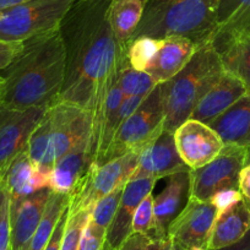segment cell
I'll use <instances>...</instances> for the list:
<instances>
[{"label":"cell","mask_w":250,"mask_h":250,"mask_svg":"<svg viewBox=\"0 0 250 250\" xmlns=\"http://www.w3.org/2000/svg\"><path fill=\"white\" fill-rule=\"evenodd\" d=\"M22 52L5 69L0 105L11 109L49 107L65 78V50L59 30L23 41Z\"/></svg>","instance_id":"2"},{"label":"cell","mask_w":250,"mask_h":250,"mask_svg":"<svg viewBox=\"0 0 250 250\" xmlns=\"http://www.w3.org/2000/svg\"><path fill=\"white\" fill-rule=\"evenodd\" d=\"M155 178L130 179L124 187L119 206L105 235L104 250H118L133 233V218L141 201L152 193Z\"/></svg>","instance_id":"13"},{"label":"cell","mask_w":250,"mask_h":250,"mask_svg":"<svg viewBox=\"0 0 250 250\" xmlns=\"http://www.w3.org/2000/svg\"><path fill=\"white\" fill-rule=\"evenodd\" d=\"M243 199L244 198H243L239 189H227V190H221L216 193L208 201L217 208V212L220 215V213L227 211L228 208L234 206L239 201H242Z\"/></svg>","instance_id":"36"},{"label":"cell","mask_w":250,"mask_h":250,"mask_svg":"<svg viewBox=\"0 0 250 250\" xmlns=\"http://www.w3.org/2000/svg\"><path fill=\"white\" fill-rule=\"evenodd\" d=\"M217 216V208L210 201L188 198L183 210L168 227V240L184 250H206Z\"/></svg>","instance_id":"10"},{"label":"cell","mask_w":250,"mask_h":250,"mask_svg":"<svg viewBox=\"0 0 250 250\" xmlns=\"http://www.w3.org/2000/svg\"><path fill=\"white\" fill-rule=\"evenodd\" d=\"M23 1H26V0H0V13L9 10V9L19 5V4L23 3Z\"/></svg>","instance_id":"40"},{"label":"cell","mask_w":250,"mask_h":250,"mask_svg":"<svg viewBox=\"0 0 250 250\" xmlns=\"http://www.w3.org/2000/svg\"><path fill=\"white\" fill-rule=\"evenodd\" d=\"M167 250H184V249H182V248L177 247V245H173V244H170L169 247H168V249H167Z\"/></svg>","instance_id":"41"},{"label":"cell","mask_w":250,"mask_h":250,"mask_svg":"<svg viewBox=\"0 0 250 250\" xmlns=\"http://www.w3.org/2000/svg\"><path fill=\"white\" fill-rule=\"evenodd\" d=\"M158 83L146 71H139L131 68L125 59L119 73V86L124 97H147L148 93Z\"/></svg>","instance_id":"27"},{"label":"cell","mask_w":250,"mask_h":250,"mask_svg":"<svg viewBox=\"0 0 250 250\" xmlns=\"http://www.w3.org/2000/svg\"><path fill=\"white\" fill-rule=\"evenodd\" d=\"M4 83V78H3V75H0V87H1V85H3Z\"/></svg>","instance_id":"42"},{"label":"cell","mask_w":250,"mask_h":250,"mask_svg":"<svg viewBox=\"0 0 250 250\" xmlns=\"http://www.w3.org/2000/svg\"><path fill=\"white\" fill-rule=\"evenodd\" d=\"M217 50L208 41L199 45L190 62L178 75L162 85L165 104V130L174 133L185 120L190 119L196 104L223 74Z\"/></svg>","instance_id":"5"},{"label":"cell","mask_w":250,"mask_h":250,"mask_svg":"<svg viewBox=\"0 0 250 250\" xmlns=\"http://www.w3.org/2000/svg\"><path fill=\"white\" fill-rule=\"evenodd\" d=\"M0 250H11L10 195L0 184Z\"/></svg>","instance_id":"32"},{"label":"cell","mask_w":250,"mask_h":250,"mask_svg":"<svg viewBox=\"0 0 250 250\" xmlns=\"http://www.w3.org/2000/svg\"><path fill=\"white\" fill-rule=\"evenodd\" d=\"M250 230V205L243 199L216 218L206 250H220L239 242Z\"/></svg>","instance_id":"20"},{"label":"cell","mask_w":250,"mask_h":250,"mask_svg":"<svg viewBox=\"0 0 250 250\" xmlns=\"http://www.w3.org/2000/svg\"><path fill=\"white\" fill-rule=\"evenodd\" d=\"M169 245L168 239H156L150 235L131 233L118 250H167Z\"/></svg>","instance_id":"33"},{"label":"cell","mask_w":250,"mask_h":250,"mask_svg":"<svg viewBox=\"0 0 250 250\" xmlns=\"http://www.w3.org/2000/svg\"><path fill=\"white\" fill-rule=\"evenodd\" d=\"M52 190H42L22 198H10L11 250H26L44 213Z\"/></svg>","instance_id":"14"},{"label":"cell","mask_w":250,"mask_h":250,"mask_svg":"<svg viewBox=\"0 0 250 250\" xmlns=\"http://www.w3.org/2000/svg\"><path fill=\"white\" fill-rule=\"evenodd\" d=\"M199 45L189 38H163L160 49L145 69L146 73L157 83L169 81L185 68Z\"/></svg>","instance_id":"17"},{"label":"cell","mask_w":250,"mask_h":250,"mask_svg":"<svg viewBox=\"0 0 250 250\" xmlns=\"http://www.w3.org/2000/svg\"><path fill=\"white\" fill-rule=\"evenodd\" d=\"M173 135L180 158L190 169L208 165L225 147L210 125L191 118L179 125Z\"/></svg>","instance_id":"12"},{"label":"cell","mask_w":250,"mask_h":250,"mask_svg":"<svg viewBox=\"0 0 250 250\" xmlns=\"http://www.w3.org/2000/svg\"><path fill=\"white\" fill-rule=\"evenodd\" d=\"M35 169L36 166L28 157L27 148H26L19 153L9 165L5 174L0 180V184L5 188L11 199L30 195L31 180Z\"/></svg>","instance_id":"25"},{"label":"cell","mask_w":250,"mask_h":250,"mask_svg":"<svg viewBox=\"0 0 250 250\" xmlns=\"http://www.w3.org/2000/svg\"><path fill=\"white\" fill-rule=\"evenodd\" d=\"M0 15H1V13H0Z\"/></svg>","instance_id":"43"},{"label":"cell","mask_w":250,"mask_h":250,"mask_svg":"<svg viewBox=\"0 0 250 250\" xmlns=\"http://www.w3.org/2000/svg\"><path fill=\"white\" fill-rule=\"evenodd\" d=\"M189 187H190V170L175 173L168 177L166 188L153 199L155 228H153L152 238L168 239V227L185 206L184 199L185 196H189Z\"/></svg>","instance_id":"16"},{"label":"cell","mask_w":250,"mask_h":250,"mask_svg":"<svg viewBox=\"0 0 250 250\" xmlns=\"http://www.w3.org/2000/svg\"><path fill=\"white\" fill-rule=\"evenodd\" d=\"M247 93L243 83L228 71L208 91L191 113V119L210 125Z\"/></svg>","instance_id":"18"},{"label":"cell","mask_w":250,"mask_h":250,"mask_svg":"<svg viewBox=\"0 0 250 250\" xmlns=\"http://www.w3.org/2000/svg\"><path fill=\"white\" fill-rule=\"evenodd\" d=\"M140 153L130 152L112 161L95 165L91 163L85 174L69 194V213L91 210L102 198L120 187H124L133 177Z\"/></svg>","instance_id":"8"},{"label":"cell","mask_w":250,"mask_h":250,"mask_svg":"<svg viewBox=\"0 0 250 250\" xmlns=\"http://www.w3.org/2000/svg\"><path fill=\"white\" fill-rule=\"evenodd\" d=\"M105 235L107 234L97 229L88 218L87 225L81 235L78 250H104Z\"/></svg>","instance_id":"34"},{"label":"cell","mask_w":250,"mask_h":250,"mask_svg":"<svg viewBox=\"0 0 250 250\" xmlns=\"http://www.w3.org/2000/svg\"><path fill=\"white\" fill-rule=\"evenodd\" d=\"M162 44V40L151 37H139L125 43V54L128 64L133 69L145 71Z\"/></svg>","instance_id":"28"},{"label":"cell","mask_w":250,"mask_h":250,"mask_svg":"<svg viewBox=\"0 0 250 250\" xmlns=\"http://www.w3.org/2000/svg\"><path fill=\"white\" fill-rule=\"evenodd\" d=\"M47 108L11 109L0 105V180L14 158L26 150L28 139Z\"/></svg>","instance_id":"11"},{"label":"cell","mask_w":250,"mask_h":250,"mask_svg":"<svg viewBox=\"0 0 250 250\" xmlns=\"http://www.w3.org/2000/svg\"><path fill=\"white\" fill-rule=\"evenodd\" d=\"M91 210L79 211L76 213H69L65 229L62 234L60 250H78L81 235L90 218Z\"/></svg>","instance_id":"30"},{"label":"cell","mask_w":250,"mask_h":250,"mask_svg":"<svg viewBox=\"0 0 250 250\" xmlns=\"http://www.w3.org/2000/svg\"><path fill=\"white\" fill-rule=\"evenodd\" d=\"M188 170H190V168L183 162L178 153L174 135L165 130L155 143L141 151L138 167L133 173L131 179L155 178L158 180Z\"/></svg>","instance_id":"15"},{"label":"cell","mask_w":250,"mask_h":250,"mask_svg":"<svg viewBox=\"0 0 250 250\" xmlns=\"http://www.w3.org/2000/svg\"><path fill=\"white\" fill-rule=\"evenodd\" d=\"M235 35H250V0H220L210 42Z\"/></svg>","instance_id":"23"},{"label":"cell","mask_w":250,"mask_h":250,"mask_svg":"<svg viewBox=\"0 0 250 250\" xmlns=\"http://www.w3.org/2000/svg\"><path fill=\"white\" fill-rule=\"evenodd\" d=\"M218 5L220 0H146L143 19L130 40L184 37L204 44L215 30Z\"/></svg>","instance_id":"3"},{"label":"cell","mask_w":250,"mask_h":250,"mask_svg":"<svg viewBox=\"0 0 250 250\" xmlns=\"http://www.w3.org/2000/svg\"><path fill=\"white\" fill-rule=\"evenodd\" d=\"M75 0H26L1 13L0 40L27 41L59 30Z\"/></svg>","instance_id":"7"},{"label":"cell","mask_w":250,"mask_h":250,"mask_svg":"<svg viewBox=\"0 0 250 250\" xmlns=\"http://www.w3.org/2000/svg\"><path fill=\"white\" fill-rule=\"evenodd\" d=\"M69 216V210L68 208H65V211L62 212V217L58 221L57 226H55V229L53 232L52 237H50L49 242L45 245V248L43 250H60V247H62V234H64V229H65L66 221H68Z\"/></svg>","instance_id":"37"},{"label":"cell","mask_w":250,"mask_h":250,"mask_svg":"<svg viewBox=\"0 0 250 250\" xmlns=\"http://www.w3.org/2000/svg\"><path fill=\"white\" fill-rule=\"evenodd\" d=\"M248 163L249 155L245 148L225 145L211 162L190 169L189 198L208 201L218 191L238 189L240 170Z\"/></svg>","instance_id":"9"},{"label":"cell","mask_w":250,"mask_h":250,"mask_svg":"<svg viewBox=\"0 0 250 250\" xmlns=\"http://www.w3.org/2000/svg\"><path fill=\"white\" fill-rule=\"evenodd\" d=\"M110 0H75L59 26L65 78L58 101L91 110L95 91L122 65L125 44L107 21Z\"/></svg>","instance_id":"1"},{"label":"cell","mask_w":250,"mask_h":250,"mask_svg":"<svg viewBox=\"0 0 250 250\" xmlns=\"http://www.w3.org/2000/svg\"><path fill=\"white\" fill-rule=\"evenodd\" d=\"M92 115L88 109L57 101L31 134L27 153L37 167L52 168L60 157L83 144H90Z\"/></svg>","instance_id":"4"},{"label":"cell","mask_w":250,"mask_h":250,"mask_svg":"<svg viewBox=\"0 0 250 250\" xmlns=\"http://www.w3.org/2000/svg\"><path fill=\"white\" fill-rule=\"evenodd\" d=\"M212 45L220 55L223 69L235 76L250 95V35L230 36Z\"/></svg>","instance_id":"22"},{"label":"cell","mask_w":250,"mask_h":250,"mask_svg":"<svg viewBox=\"0 0 250 250\" xmlns=\"http://www.w3.org/2000/svg\"><path fill=\"white\" fill-rule=\"evenodd\" d=\"M220 250H250V230L235 244L230 245V247L223 248Z\"/></svg>","instance_id":"39"},{"label":"cell","mask_w":250,"mask_h":250,"mask_svg":"<svg viewBox=\"0 0 250 250\" xmlns=\"http://www.w3.org/2000/svg\"><path fill=\"white\" fill-rule=\"evenodd\" d=\"M153 196L148 194L140 203L133 218V233H140L152 237L155 228V212H153Z\"/></svg>","instance_id":"31"},{"label":"cell","mask_w":250,"mask_h":250,"mask_svg":"<svg viewBox=\"0 0 250 250\" xmlns=\"http://www.w3.org/2000/svg\"><path fill=\"white\" fill-rule=\"evenodd\" d=\"M238 189L242 193L244 200L250 205V162L245 165L240 170Z\"/></svg>","instance_id":"38"},{"label":"cell","mask_w":250,"mask_h":250,"mask_svg":"<svg viewBox=\"0 0 250 250\" xmlns=\"http://www.w3.org/2000/svg\"><path fill=\"white\" fill-rule=\"evenodd\" d=\"M165 131V104L162 85L158 83L138 109L122 123L107 152L103 163L126 153H140L155 143Z\"/></svg>","instance_id":"6"},{"label":"cell","mask_w":250,"mask_h":250,"mask_svg":"<svg viewBox=\"0 0 250 250\" xmlns=\"http://www.w3.org/2000/svg\"><path fill=\"white\" fill-rule=\"evenodd\" d=\"M146 0H110L107 21L113 35L123 44L128 42L143 19Z\"/></svg>","instance_id":"24"},{"label":"cell","mask_w":250,"mask_h":250,"mask_svg":"<svg viewBox=\"0 0 250 250\" xmlns=\"http://www.w3.org/2000/svg\"><path fill=\"white\" fill-rule=\"evenodd\" d=\"M25 42L0 40V71L5 70L22 52Z\"/></svg>","instance_id":"35"},{"label":"cell","mask_w":250,"mask_h":250,"mask_svg":"<svg viewBox=\"0 0 250 250\" xmlns=\"http://www.w3.org/2000/svg\"><path fill=\"white\" fill-rule=\"evenodd\" d=\"M124 187H120L118 188V189H115L114 191H112V193L108 194L107 196L101 199V200L91 208L90 222L92 223L97 229L105 233V234H107L108 228H109L110 223H112L113 221V217H114L115 212H117L118 210V206H119L120 199H122Z\"/></svg>","instance_id":"29"},{"label":"cell","mask_w":250,"mask_h":250,"mask_svg":"<svg viewBox=\"0 0 250 250\" xmlns=\"http://www.w3.org/2000/svg\"><path fill=\"white\" fill-rule=\"evenodd\" d=\"M69 204V195L58 194L52 191L50 198L45 206L44 213L33 234L32 239L28 243L26 250H43L49 242L53 232L55 229L58 221L62 217Z\"/></svg>","instance_id":"26"},{"label":"cell","mask_w":250,"mask_h":250,"mask_svg":"<svg viewBox=\"0 0 250 250\" xmlns=\"http://www.w3.org/2000/svg\"><path fill=\"white\" fill-rule=\"evenodd\" d=\"M92 163L90 144H83L60 157L50 170L49 189L58 194H69Z\"/></svg>","instance_id":"21"},{"label":"cell","mask_w":250,"mask_h":250,"mask_svg":"<svg viewBox=\"0 0 250 250\" xmlns=\"http://www.w3.org/2000/svg\"><path fill=\"white\" fill-rule=\"evenodd\" d=\"M225 145L245 148L250 162V95L245 93L239 101L210 124Z\"/></svg>","instance_id":"19"}]
</instances>
